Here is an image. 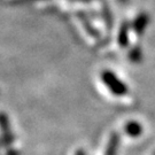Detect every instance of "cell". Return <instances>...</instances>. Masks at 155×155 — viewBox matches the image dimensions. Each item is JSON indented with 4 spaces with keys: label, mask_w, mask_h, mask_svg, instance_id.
<instances>
[{
    "label": "cell",
    "mask_w": 155,
    "mask_h": 155,
    "mask_svg": "<svg viewBox=\"0 0 155 155\" xmlns=\"http://www.w3.org/2000/svg\"><path fill=\"white\" fill-rule=\"evenodd\" d=\"M148 22H150V16L146 13L139 14L138 16L134 18V21H133V24H132L133 30L136 31L137 35L144 33V31L146 30L147 25H148Z\"/></svg>",
    "instance_id": "cell-1"
},
{
    "label": "cell",
    "mask_w": 155,
    "mask_h": 155,
    "mask_svg": "<svg viewBox=\"0 0 155 155\" xmlns=\"http://www.w3.org/2000/svg\"><path fill=\"white\" fill-rule=\"evenodd\" d=\"M105 79L108 82H111V83H109V85H110L113 92H115L116 94H124L127 92V86L121 83V81H118L117 77H115L113 74H110V72L106 74Z\"/></svg>",
    "instance_id": "cell-2"
},
{
    "label": "cell",
    "mask_w": 155,
    "mask_h": 155,
    "mask_svg": "<svg viewBox=\"0 0 155 155\" xmlns=\"http://www.w3.org/2000/svg\"><path fill=\"white\" fill-rule=\"evenodd\" d=\"M120 44L122 46H127V40H129V37H127V25H122L121 28V31H120Z\"/></svg>",
    "instance_id": "cell-3"
},
{
    "label": "cell",
    "mask_w": 155,
    "mask_h": 155,
    "mask_svg": "<svg viewBox=\"0 0 155 155\" xmlns=\"http://www.w3.org/2000/svg\"><path fill=\"white\" fill-rule=\"evenodd\" d=\"M127 132L130 133L131 136H138L139 133L141 132V127L136 122L130 123L127 125Z\"/></svg>",
    "instance_id": "cell-4"
},
{
    "label": "cell",
    "mask_w": 155,
    "mask_h": 155,
    "mask_svg": "<svg viewBox=\"0 0 155 155\" xmlns=\"http://www.w3.org/2000/svg\"><path fill=\"white\" fill-rule=\"evenodd\" d=\"M130 56H131L132 61H138V60H140V58H141V51H140V48L139 47H134L130 52Z\"/></svg>",
    "instance_id": "cell-5"
},
{
    "label": "cell",
    "mask_w": 155,
    "mask_h": 155,
    "mask_svg": "<svg viewBox=\"0 0 155 155\" xmlns=\"http://www.w3.org/2000/svg\"><path fill=\"white\" fill-rule=\"evenodd\" d=\"M120 1H122V2H125V1H127V0H120Z\"/></svg>",
    "instance_id": "cell-6"
}]
</instances>
